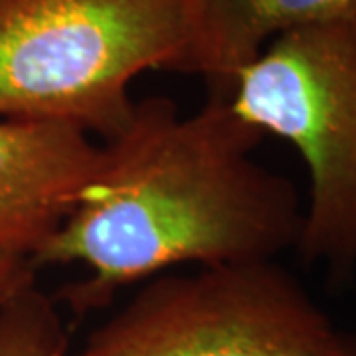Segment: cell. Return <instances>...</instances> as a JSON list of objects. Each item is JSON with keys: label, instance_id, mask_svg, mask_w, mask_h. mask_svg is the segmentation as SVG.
<instances>
[{"label": "cell", "instance_id": "obj_1", "mask_svg": "<svg viewBox=\"0 0 356 356\" xmlns=\"http://www.w3.org/2000/svg\"><path fill=\"white\" fill-rule=\"evenodd\" d=\"M261 139L226 97L191 115L166 97L135 102L76 210L28 264L83 266L60 295L88 315L177 266L275 261L297 248L303 208L287 178L255 163Z\"/></svg>", "mask_w": 356, "mask_h": 356}, {"label": "cell", "instance_id": "obj_2", "mask_svg": "<svg viewBox=\"0 0 356 356\" xmlns=\"http://www.w3.org/2000/svg\"><path fill=\"white\" fill-rule=\"evenodd\" d=\"M186 0H0V117L50 119L111 139L151 70H182Z\"/></svg>", "mask_w": 356, "mask_h": 356}, {"label": "cell", "instance_id": "obj_3", "mask_svg": "<svg viewBox=\"0 0 356 356\" xmlns=\"http://www.w3.org/2000/svg\"><path fill=\"white\" fill-rule=\"evenodd\" d=\"M229 107L289 140L309 172L297 250L334 280L356 269V14L287 30L238 74Z\"/></svg>", "mask_w": 356, "mask_h": 356}, {"label": "cell", "instance_id": "obj_4", "mask_svg": "<svg viewBox=\"0 0 356 356\" xmlns=\"http://www.w3.org/2000/svg\"><path fill=\"white\" fill-rule=\"evenodd\" d=\"M72 356H356L275 261L156 275Z\"/></svg>", "mask_w": 356, "mask_h": 356}, {"label": "cell", "instance_id": "obj_5", "mask_svg": "<svg viewBox=\"0 0 356 356\" xmlns=\"http://www.w3.org/2000/svg\"><path fill=\"white\" fill-rule=\"evenodd\" d=\"M99 154L76 125L0 117V250L30 261L76 210Z\"/></svg>", "mask_w": 356, "mask_h": 356}, {"label": "cell", "instance_id": "obj_6", "mask_svg": "<svg viewBox=\"0 0 356 356\" xmlns=\"http://www.w3.org/2000/svg\"><path fill=\"white\" fill-rule=\"evenodd\" d=\"M191 42L180 72L228 99L238 74L287 30L356 14V0H186Z\"/></svg>", "mask_w": 356, "mask_h": 356}, {"label": "cell", "instance_id": "obj_7", "mask_svg": "<svg viewBox=\"0 0 356 356\" xmlns=\"http://www.w3.org/2000/svg\"><path fill=\"white\" fill-rule=\"evenodd\" d=\"M0 356H67L62 315L34 275L0 299Z\"/></svg>", "mask_w": 356, "mask_h": 356}, {"label": "cell", "instance_id": "obj_8", "mask_svg": "<svg viewBox=\"0 0 356 356\" xmlns=\"http://www.w3.org/2000/svg\"><path fill=\"white\" fill-rule=\"evenodd\" d=\"M30 275H34V269L26 257L0 250V299Z\"/></svg>", "mask_w": 356, "mask_h": 356}]
</instances>
